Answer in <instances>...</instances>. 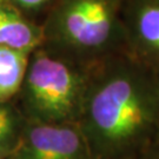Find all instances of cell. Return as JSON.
Segmentation results:
<instances>
[{
    "instance_id": "cell-5",
    "label": "cell",
    "mask_w": 159,
    "mask_h": 159,
    "mask_svg": "<svg viewBox=\"0 0 159 159\" xmlns=\"http://www.w3.org/2000/svg\"><path fill=\"white\" fill-rule=\"evenodd\" d=\"M126 52L159 74V0H124Z\"/></svg>"
},
{
    "instance_id": "cell-1",
    "label": "cell",
    "mask_w": 159,
    "mask_h": 159,
    "mask_svg": "<svg viewBox=\"0 0 159 159\" xmlns=\"http://www.w3.org/2000/svg\"><path fill=\"white\" fill-rule=\"evenodd\" d=\"M77 124L92 159H139L159 138V74L127 52L93 66Z\"/></svg>"
},
{
    "instance_id": "cell-7",
    "label": "cell",
    "mask_w": 159,
    "mask_h": 159,
    "mask_svg": "<svg viewBox=\"0 0 159 159\" xmlns=\"http://www.w3.org/2000/svg\"><path fill=\"white\" fill-rule=\"evenodd\" d=\"M31 53L0 46V102L12 100L20 91Z\"/></svg>"
},
{
    "instance_id": "cell-11",
    "label": "cell",
    "mask_w": 159,
    "mask_h": 159,
    "mask_svg": "<svg viewBox=\"0 0 159 159\" xmlns=\"http://www.w3.org/2000/svg\"><path fill=\"white\" fill-rule=\"evenodd\" d=\"M6 157H7V154L4 153V152H1V151H0V159H6Z\"/></svg>"
},
{
    "instance_id": "cell-4",
    "label": "cell",
    "mask_w": 159,
    "mask_h": 159,
    "mask_svg": "<svg viewBox=\"0 0 159 159\" xmlns=\"http://www.w3.org/2000/svg\"><path fill=\"white\" fill-rule=\"evenodd\" d=\"M6 159H92L78 124L26 121L21 137Z\"/></svg>"
},
{
    "instance_id": "cell-9",
    "label": "cell",
    "mask_w": 159,
    "mask_h": 159,
    "mask_svg": "<svg viewBox=\"0 0 159 159\" xmlns=\"http://www.w3.org/2000/svg\"><path fill=\"white\" fill-rule=\"evenodd\" d=\"M56 1L57 0H10L12 5L16 6L19 11H21L25 16L33 20H35L34 18L38 17H43L44 20Z\"/></svg>"
},
{
    "instance_id": "cell-8",
    "label": "cell",
    "mask_w": 159,
    "mask_h": 159,
    "mask_svg": "<svg viewBox=\"0 0 159 159\" xmlns=\"http://www.w3.org/2000/svg\"><path fill=\"white\" fill-rule=\"evenodd\" d=\"M27 119L11 100L0 102V151L7 156L19 143Z\"/></svg>"
},
{
    "instance_id": "cell-6",
    "label": "cell",
    "mask_w": 159,
    "mask_h": 159,
    "mask_svg": "<svg viewBox=\"0 0 159 159\" xmlns=\"http://www.w3.org/2000/svg\"><path fill=\"white\" fill-rule=\"evenodd\" d=\"M43 43L41 23L25 16L10 1L0 4V46L32 53Z\"/></svg>"
},
{
    "instance_id": "cell-3",
    "label": "cell",
    "mask_w": 159,
    "mask_h": 159,
    "mask_svg": "<svg viewBox=\"0 0 159 159\" xmlns=\"http://www.w3.org/2000/svg\"><path fill=\"white\" fill-rule=\"evenodd\" d=\"M91 68L40 46L30 56L23 85L17 96L30 121L77 124L81 113Z\"/></svg>"
},
{
    "instance_id": "cell-10",
    "label": "cell",
    "mask_w": 159,
    "mask_h": 159,
    "mask_svg": "<svg viewBox=\"0 0 159 159\" xmlns=\"http://www.w3.org/2000/svg\"><path fill=\"white\" fill-rule=\"evenodd\" d=\"M139 159H159V138Z\"/></svg>"
},
{
    "instance_id": "cell-12",
    "label": "cell",
    "mask_w": 159,
    "mask_h": 159,
    "mask_svg": "<svg viewBox=\"0 0 159 159\" xmlns=\"http://www.w3.org/2000/svg\"><path fill=\"white\" fill-rule=\"evenodd\" d=\"M7 1H10V0H0V4H2V2H7Z\"/></svg>"
},
{
    "instance_id": "cell-2",
    "label": "cell",
    "mask_w": 159,
    "mask_h": 159,
    "mask_svg": "<svg viewBox=\"0 0 159 159\" xmlns=\"http://www.w3.org/2000/svg\"><path fill=\"white\" fill-rule=\"evenodd\" d=\"M123 1L57 0L41 21V46L87 68L126 52Z\"/></svg>"
}]
</instances>
